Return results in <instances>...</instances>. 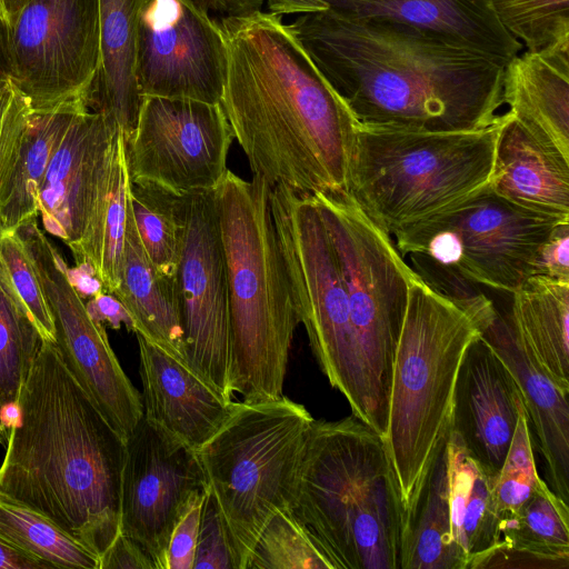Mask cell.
Masks as SVG:
<instances>
[{
    "mask_svg": "<svg viewBox=\"0 0 569 569\" xmlns=\"http://www.w3.org/2000/svg\"><path fill=\"white\" fill-rule=\"evenodd\" d=\"M99 569H157L147 551L121 531L100 556Z\"/></svg>",
    "mask_w": 569,
    "mask_h": 569,
    "instance_id": "cell-44",
    "label": "cell"
},
{
    "mask_svg": "<svg viewBox=\"0 0 569 569\" xmlns=\"http://www.w3.org/2000/svg\"><path fill=\"white\" fill-rule=\"evenodd\" d=\"M533 276L569 281V223L557 224L541 244L536 256Z\"/></svg>",
    "mask_w": 569,
    "mask_h": 569,
    "instance_id": "cell-43",
    "label": "cell"
},
{
    "mask_svg": "<svg viewBox=\"0 0 569 569\" xmlns=\"http://www.w3.org/2000/svg\"><path fill=\"white\" fill-rule=\"evenodd\" d=\"M119 129L92 109L78 111L54 152L39 190L43 229L71 248L81 238L101 172Z\"/></svg>",
    "mask_w": 569,
    "mask_h": 569,
    "instance_id": "cell-18",
    "label": "cell"
},
{
    "mask_svg": "<svg viewBox=\"0 0 569 569\" xmlns=\"http://www.w3.org/2000/svg\"><path fill=\"white\" fill-rule=\"evenodd\" d=\"M311 196L336 250L348 296L357 376L351 412L383 438L395 355L417 272L405 262L391 236L348 191Z\"/></svg>",
    "mask_w": 569,
    "mask_h": 569,
    "instance_id": "cell-8",
    "label": "cell"
},
{
    "mask_svg": "<svg viewBox=\"0 0 569 569\" xmlns=\"http://www.w3.org/2000/svg\"><path fill=\"white\" fill-rule=\"evenodd\" d=\"M297 2L298 0H264L269 12L281 17L293 14Z\"/></svg>",
    "mask_w": 569,
    "mask_h": 569,
    "instance_id": "cell-51",
    "label": "cell"
},
{
    "mask_svg": "<svg viewBox=\"0 0 569 569\" xmlns=\"http://www.w3.org/2000/svg\"><path fill=\"white\" fill-rule=\"evenodd\" d=\"M8 438V429L6 427L1 410H0V446L4 447Z\"/></svg>",
    "mask_w": 569,
    "mask_h": 569,
    "instance_id": "cell-52",
    "label": "cell"
},
{
    "mask_svg": "<svg viewBox=\"0 0 569 569\" xmlns=\"http://www.w3.org/2000/svg\"><path fill=\"white\" fill-rule=\"evenodd\" d=\"M288 26L360 124L460 132L501 116L506 67L478 52L330 8Z\"/></svg>",
    "mask_w": 569,
    "mask_h": 569,
    "instance_id": "cell-1",
    "label": "cell"
},
{
    "mask_svg": "<svg viewBox=\"0 0 569 569\" xmlns=\"http://www.w3.org/2000/svg\"><path fill=\"white\" fill-rule=\"evenodd\" d=\"M502 114L491 126L427 132L357 122L348 192L388 234L489 183Z\"/></svg>",
    "mask_w": 569,
    "mask_h": 569,
    "instance_id": "cell-7",
    "label": "cell"
},
{
    "mask_svg": "<svg viewBox=\"0 0 569 569\" xmlns=\"http://www.w3.org/2000/svg\"><path fill=\"white\" fill-rule=\"evenodd\" d=\"M226 69V46L216 19L191 0L144 1L136 43L141 97L220 103Z\"/></svg>",
    "mask_w": 569,
    "mask_h": 569,
    "instance_id": "cell-16",
    "label": "cell"
},
{
    "mask_svg": "<svg viewBox=\"0 0 569 569\" xmlns=\"http://www.w3.org/2000/svg\"><path fill=\"white\" fill-rule=\"evenodd\" d=\"M208 485L197 451L143 417L124 441L120 531L138 542L157 569L177 521Z\"/></svg>",
    "mask_w": 569,
    "mask_h": 569,
    "instance_id": "cell-17",
    "label": "cell"
},
{
    "mask_svg": "<svg viewBox=\"0 0 569 569\" xmlns=\"http://www.w3.org/2000/svg\"><path fill=\"white\" fill-rule=\"evenodd\" d=\"M247 569H332L321 545L291 512L276 511L258 536Z\"/></svg>",
    "mask_w": 569,
    "mask_h": 569,
    "instance_id": "cell-36",
    "label": "cell"
},
{
    "mask_svg": "<svg viewBox=\"0 0 569 569\" xmlns=\"http://www.w3.org/2000/svg\"><path fill=\"white\" fill-rule=\"evenodd\" d=\"M143 418L198 451L229 417L227 401L184 361L136 333Z\"/></svg>",
    "mask_w": 569,
    "mask_h": 569,
    "instance_id": "cell-20",
    "label": "cell"
},
{
    "mask_svg": "<svg viewBox=\"0 0 569 569\" xmlns=\"http://www.w3.org/2000/svg\"><path fill=\"white\" fill-rule=\"evenodd\" d=\"M80 110L83 109L33 113L14 174L0 204V229L16 230L20 224L38 218L39 190L47 169L74 114Z\"/></svg>",
    "mask_w": 569,
    "mask_h": 569,
    "instance_id": "cell-31",
    "label": "cell"
},
{
    "mask_svg": "<svg viewBox=\"0 0 569 569\" xmlns=\"http://www.w3.org/2000/svg\"><path fill=\"white\" fill-rule=\"evenodd\" d=\"M204 496L196 498L173 527L166 549L164 569H193Z\"/></svg>",
    "mask_w": 569,
    "mask_h": 569,
    "instance_id": "cell-42",
    "label": "cell"
},
{
    "mask_svg": "<svg viewBox=\"0 0 569 569\" xmlns=\"http://www.w3.org/2000/svg\"><path fill=\"white\" fill-rule=\"evenodd\" d=\"M86 307L94 320L106 322L116 330L124 326L128 331L134 332L131 317L116 296L102 292L86 301Z\"/></svg>",
    "mask_w": 569,
    "mask_h": 569,
    "instance_id": "cell-45",
    "label": "cell"
},
{
    "mask_svg": "<svg viewBox=\"0 0 569 569\" xmlns=\"http://www.w3.org/2000/svg\"><path fill=\"white\" fill-rule=\"evenodd\" d=\"M507 318L528 355L569 390V281L532 276L512 293Z\"/></svg>",
    "mask_w": 569,
    "mask_h": 569,
    "instance_id": "cell-30",
    "label": "cell"
},
{
    "mask_svg": "<svg viewBox=\"0 0 569 569\" xmlns=\"http://www.w3.org/2000/svg\"><path fill=\"white\" fill-rule=\"evenodd\" d=\"M503 102L530 133L569 159V50L516 56L505 68Z\"/></svg>",
    "mask_w": 569,
    "mask_h": 569,
    "instance_id": "cell-24",
    "label": "cell"
},
{
    "mask_svg": "<svg viewBox=\"0 0 569 569\" xmlns=\"http://www.w3.org/2000/svg\"><path fill=\"white\" fill-rule=\"evenodd\" d=\"M522 403L511 371L480 337L467 350L459 371L451 429L491 475L503 463Z\"/></svg>",
    "mask_w": 569,
    "mask_h": 569,
    "instance_id": "cell-19",
    "label": "cell"
},
{
    "mask_svg": "<svg viewBox=\"0 0 569 569\" xmlns=\"http://www.w3.org/2000/svg\"><path fill=\"white\" fill-rule=\"evenodd\" d=\"M227 54L221 106L253 176L315 194L348 191L357 120L281 16L216 19Z\"/></svg>",
    "mask_w": 569,
    "mask_h": 569,
    "instance_id": "cell-2",
    "label": "cell"
},
{
    "mask_svg": "<svg viewBox=\"0 0 569 569\" xmlns=\"http://www.w3.org/2000/svg\"><path fill=\"white\" fill-rule=\"evenodd\" d=\"M146 0H99L100 68L90 108L111 120L124 141L142 101L136 77L139 12Z\"/></svg>",
    "mask_w": 569,
    "mask_h": 569,
    "instance_id": "cell-26",
    "label": "cell"
},
{
    "mask_svg": "<svg viewBox=\"0 0 569 569\" xmlns=\"http://www.w3.org/2000/svg\"><path fill=\"white\" fill-rule=\"evenodd\" d=\"M340 13L383 19L507 66L521 49L498 20L491 0H317Z\"/></svg>",
    "mask_w": 569,
    "mask_h": 569,
    "instance_id": "cell-21",
    "label": "cell"
},
{
    "mask_svg": "<svg viewBox=\"0 0 569 569\" xmlns=\"http://www.w3.org/2000/svg\"><path fill=\"white\" fill-rule=\"evenodd\" d=\"M502 27L531 52L569 50V0H491Z\"/></svg>",
    "mask_w": 569,
    "mask_h": 569,
    "instance_id": "cell-37",
    "label": "cell"
},
{
    "mask_svg": "<svg viewBox=\"0 0 569 569\" xmlns=\"http://www.w3.org/2000/svg\"><path fill=\"white\" fill-rule=\"evenodd\" d=\"M31 0H0V17L7 29Z\"/></svg>",
    "mask_w": 569,
    "mask_h": 569,
    "instance_id": "cell-49",
    "label": "cell"
},
{
    "mask_svg": "<svg viewBox=\"0 0 569 569\" xmlns=\"http://www.w3.org/2000/svg\"><path fill=\"white\" fill-rule=\"evenodd\" d=\"M33 111L9 78H0V204L14 174Z\"/></svg>",
    "mask_w": 569,
    "mask_h": 569,
    "instance_id": "cell-40",
    "label": "cell"
},
{
    "mask_svg": "<svg viewBox=\"0 0 569 569\" xmlns=\"http://www.w3.org/2000/svg\"><path fill=\"white\" fill-rule=\"evenodd\" d=\"M49 565L0 539V569H48Z\"/></svg>",
    "mask_w": 569,
    "mask_h": 569,
    "instance_id": "cell-47",
    "label": "cell"
},
{
    "mask_svg": "<svg viewBox=\"0 0 569 569\" xmlns=\"http://www.w3.org/2000/svg\"><path fill=\"white\" fill-rule=\"evenodd\" d=\"M445 451L451 533L463 569H483L497 541V475L489 473L471 456L461 437L452 429Z\"/></svg>",
    "mask_w": 569,
    "mask_h": 569,
    "instance_id": "cell-27",
    "label": "cell"
},
{
    "mask_svg": "<svg viewBox=\"0 0 569 569\" xmlns=\"http://www.w3.org/2000/svg\"><path fill=\"white\" fill-rule=\"evenodd\" d=\"M497 315L482 293H447L418 272L410 282L382 438L405 512L403 535L452 428L466 352Z\"/></svg>",
    "mask_w": 569,
    "mask_h": 569,
    "instance_id": "cell-4",
    "label": "cell"
},
{
    "mask_svg": "<svg viewBox=\"0 0 569 569\" xmlns=\"http://www.w3.org/2000/svg\"><path fill=\"white\" fill-rule=\"evenodd\" d=\"M291 512L332 569H401L405 512L382 437L350 417L312 421Z\"/></svg>",
    "mask_w": 569,
    "mask_h": 569,
    "instance_id": "cell-5",
    "label": "cell"
},
{
    "mask_svg": "<svg viewBox=\"0 0 569 569\" xmlns=\"http://www.w3.org/2000/svg\"><path fill=\"white\" fill-rule=\"evenodd\" d=\"M129 199L149 259L160 272L176 278L182 246V196L151 183L130 181Z\"/></svg>",
    "mask_w": 569,
    "mask_h": 569,
    "instance_id": "cell-34",
    "label": "cell"
},
{
    "mask_svg": "<svg viewBox=\"0 0 569 569\" xmlns=\"http://www.w3.org/2000/svg\"><path fill=\"white\" fill-rule=\"evenodd\" d=\"M401 569H463L450 527L445 448L428 476L413 519L403 535Z\"/></svg>",
    "mask_w": 569,
    "mask_h": 569,
    "instance_id": "cell-32",
    "label": "cell"
},
{
    "mask_svg": "<svg viewBox=\"0 0 569 569\" xmlns=\"http://www.w3.org/2000/svg\"><path fill=\"white\" fill-rule=\"evenodd\" d=\"M41 341L0 262V410L3 420L4 412L17 406Z\"/></svg>",
    "mask_w": 569,
    "mask_h": 569,
    "instance_id": "cell-35",
    "label": "cell"
},
{
    "mask_svg": "<svg viewBox=\"0 0 569 569\" xmlns=\"http://www.w3.org/2000/svg\"><path fill=\"white\" fill-rule=\"evenodd\" d=\"M313 421L283 395L233 402L219 430L197 451L208 488L224 519L238 569L278 510L291 511Z\"/></svg>",
    "mask_w": 569,
    "mask_h": 569,
    "instance_id": "cell-9",
    "label": "cell"
},
{
    "mask_svg": "<svg viewBox=\"0 0 569 569\" xmlns=\"http://www.w3.org/2000/svg\"><path fill=\"white\" fill-rule=\"evenodd\" d=\"M557 224L507 201L488 183L392 236L401 256L423 257L459 278L513 293L533 276L538 250Z\"/></svg>",
    "mask_w": 569,
    "mask_h": 569,
    "instance_id": "cell-10",
    "label": "cell"
},
{
    "mask_svg": "<svg viewBox=\"0 0 569 569\" xmlns=\"http://www.w3.org/2000/svg\"><path fill=\"white\" fill-rule=\"evenodd\" d=\"M8 66L33 113L90 108L100 68L99 0H31L8 29Z\"/></svg>",
    "mask_w": 569,
    "mask_h": 569,
    "instance_id": "cell-12",
    "label": "cell"
},
{
    "mask_svg": "<svg viewBox=\"0 0 569 569\" xmlns=\"http://www.w3.org/2000/svg\"><path fill=\"white\" fill-rule=\"evenodd\" d=\"M193 569H238L229 531L209 488L201 508Z\"/></svg>",
    "mask_w": 569,
    "mask_h": 569,
    "instance_id": "cell-41",
    "label": "cell"
},
{
    "mask_svg": "<svg viewBox=\"0 0 569 569\" xmlns=\"http://www.w3.org/2000/svg\"><path fill=\"white\" fill-rule=\"evenodd\" d=\"M213 19L243 17L262 10L264 0H191Z\"/></svg>",
    "mask_w": 569,
    "mask_h": 569,
    "instance_id": "cell-46",
    "label": "cell"
},
{
    "mask_svg": "<svg viewBox=\"0 0 569 569\" xmlns=\"http://www.w3.org/2000/svg\"><path fill=\"white\" fill-rule=\"evenodd\" d=\"M113 296L140 333L186 362L184 331L177 277L160 272L149 259L130 207L127 217L120 283ZM187 363V362H186Z\"/></svg>",
    "mask_w": 569,
    "mask_h": 569,
    "instance_id": "cell-25",
    "label": "cell"
},
{
    "mask_svg": "<svg viewBox=\"0 0 569 569\" xmlns=\"http://www.w3.org/2000/svg\"><path fill=\"white\" fill-rule=\"evenodd\" d=\"M0 262L40 338L56 342V327L49 303L16 230L0 229Z\"/></svg>",
    "mask_w": 569,
    "mask_h": 569,
    "instance_id": "cell-39",
    "label": "cell"
},
{
    "mask_svg": "<svg viewBox=\"0 0 569 569\" xmlns=\"http://www.w3.org/2000/svg\"><path fill=\"white\" fill-rule=\"evenodd\" d=\"M68 277L83 300L84 298L89 300L104 292L100 280L94 274L92 268L87 263L76 266L72 269L69 268Z\"/></svg>",
    "mask_w": 569,
    "mask_h": 569,
    "instance_id": "cell-48",
    "label": "cell"
},
{
    "mask_svg": "<svg viewBox=\"0 0 569 569\" xmlns=\"http://www.w3.org/2000/svg\"><path fill=\"white\" fill-rule=\"evenodd\" d=\"M0 539L50 568L99 569V556L46 515L0 493Z\"/></svg>",
    "mask_w": 569,
    "mask_h": 569,
    "instance_id": "cell-33",
    "label": "cell"
},
{
    "mask_svg": "<svg viewBox=\"0 0 569 569\" xmlns=\"http://www.w3.org/2000/svg\"><path fill=\"white\" fill-rule=\"evenodd\" d=\"M569 567V507L541 479L518 513L498 525L485 568Z\"/></svg>",
    "mask_w": 569,
    "mask_h": 569,
    "instance_id": "cell-29",
    "label": "cell"
},
{
    "mask_svg": "<svg viewBox=\"0 0 569 569\" xmlns=\"http://www.w3.org/2000/svg\"><path fill=\"white\" fill-rule=\"evenodd\" d=\"M129 183L126 144L119 130L109 149L84 231L70 248L76 266L89 264L104 292L111 295L121 277Z\"/></svg>",
    "mask_w": 569,
    "mask_h": 569,
    "instance_id": "cell-28",
    "label": "cell"
},
{
    "mask_svg": "<svg viewBox=\"0 0 569 569\" xmlns=\"http://www.w3.org/2000/svg\"><path fill=\"white\" fill-rule=\"evenodd\" d=\"M181 218L177 280L186 362L227 401H232L228 273L214 190L182 196Z\"/></svg>",
    "mask_w": 569,
    "mask_h": 569,
    "instance_id": "cell-15",
    "label": "cell"
},
{
    "mask_svg": "<svg viewBox=\"0 0 569 569\" xmlns=\"http://www.w3.org/2000/svg\"><path fill=\"white\" fill-rule=\"evenodd\" d=\"M270 186L228 169L214 189L230 311L231 392L254 402L282 396L300 325L270 206Z\"/></svg>",
    "mask_w": 569,
    "mask_h": 569,
    "instance_id": "cell-6",
    "label": "cell"
},
{
    "mask_svg": "<svg viewBox=\"0 0 569 569\" xmlns=\"http://www.w3.org/2000/svg\"><path fill=\"white\" fill-rule=\"evenodd\" d=\"M540 480L533 457L530 423L522 403L509 449L496 476L495 500L499 522L518 513Z\"/></svg>",
    "mask_w": 569,
    "mask_h": 569,
    "instance_id": "cell-38",
    "label": "cell"
},
{
    "mask_svg": "<svg viewBox=\"0 0 569 569\" xmlns=\"http://www.w3.org/2000/svg\"><path fill=\"white\" fill-rule=\"evenodd\" d=\"M274 229L299 322L317 363L352 409L357 399L355 340L338 257L309 193L270 188Z\"/></svg>",
    "mask_w": 569,
    "mask_h": 569,
    "instance_id": "cell-11",
    "label": "cell"
},
{
    "mask_svg": "<svg viewBox=\"0 0 569 569\" xmlns=\"http://www.w3.org/2000/svg\"><path fill=\"white\" fill-rule=\"evenodd\" d=\"M6 417L0 493L46 515L100 556L120 532L124 440L41 341Z\"/></svg>",
    "mask_w": 569,
    "mask_h": 569,
    "instance_id": "cell-3",
    "label": "cell"
},
{
    "mask_svg": "<svg viewBox=\"0 0 569 569\" xmlns=\"http://www.w3.org/2000/svg\"><path fill=\"white\" fill-rule=\"evenodd\" d=\"M233 139L221 103L142 97L124 141L129 179L178 196L214 190L228 171Z\"/></svg>",
    "mask_w": 569,
    "mask_h": 569,
    "instance_id": "cell-14",
    "label": "cell"
},
{
    "mask_svg": "<svg viewBox=\"0 0 569 569\" xmlns=\"http://www.w3.org/2000/svg\"><path fill=\"white\" fill-rule=\"evenodd\" d=\"M0 78H9L8 29L0 17Z\"/></svg>",
    "mask_w": 569,
    "mask_h": 569,
    "instance_id": "cell-50",
    "label": "cell"
},
{
    "mask_svg": "<svg viewBox=\"0 0 569 569\" xmlns=\"http://www.w3.org/2000/svg\"><path fill=\"white\" fill-rule=\"evenodd\" d=\"M511 371L545 459L550 489L569 499V390L558 386L519 343L507 317L497 315L483 333Z\"/></svg>",
    "mask_w": 569,
    "mask_h": 569,
    "instance_id": "cell-23",
    "label": "cell"
},
{
    "mask_svg": "<svg viewBox=\"0 0 569 569\" xmlns=\"http://www.w3.org/2000/svg\"><path fill=\"white\" fill-rule=\"evenodd\" d=\"M490 189L507 201L569 223V159L502 113Z\"/></svg>",
    "mask_w": 569,
    "mask_h": 569,
    "instance_id": "cell-22",
    "label": "cell"
},
{
    "mask_svg": "<svg viewBox=\"0 0 569 569\" xmlns=\"http://www.w3.org/2000/svg\"><path fill=\"white\" fill-rule=\"evenodd\" d=\"M49 303L66 367L109 426L126 441L143 416L141 393L123 371L103 323L68 277V266L37 218L16 229Z\"/></svg>",
    "mask_w": 569,
    "mask_h": 569,
    "instance_id": "cell-13",
    "label": "cell"
}]
</instances>
